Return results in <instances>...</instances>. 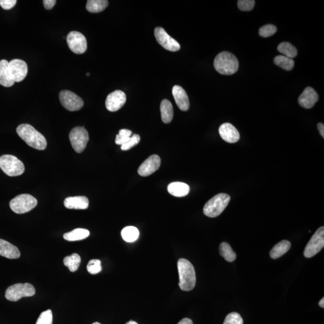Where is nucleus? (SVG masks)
Returning a JSON list of instances; mask_svg holds the SVG:
<instances>
[{"label": "nucleus", "instance_id": "nucleus-5", "mask_svg": "<svg viewBox=\"0 0 324 324\" xmlns=\"http://www.w3.org/2000/svg\"><path fill=\"white\" fill-rule=\"evenodd\" d=\"M0 168L9 177L21 176L25 171L24 164L17 157L9 154L0 157Z\"/></svg>", "mask_w": 324, "mask_h": 324}, {"label": "nucleus", "instance_id": "nucleus-34", "mask_svg": "<svg viewBox=\"0 0 324 324\" xmlns=\"http://www.w3.org/2000/svg\"><path fill=\"white\" fill-rule=\"evenodd\" d=\"M277 31V28L272 24L265 25L259 30V34L262 37H269L274 35Z\"/></svg>", "mask_w": 324, "mask_h": 324}, {"label": "nucleus", "instance_id": "nucleus-45", "mask_svg": "<svg viewBox=\"0 0 324 324\" xmlns=\"http://www.w3.org/2000/svg\"><path fill=\"white\" fill-rule=\"evenodd\" d=\"M92 324H101V323H99V322H94V323H92Z\"/></svg>", "mask_w": 324, "mask_h": 324}, {"label": "nucleus", "instance_id": "nucleus-26", "mask_svg": "<svg viewBox=\"0 0 324 324\" xmlns=\"http://www.w3.org/2000/svg\"><path fill=\"white\" fill-rule=\"evenodd\" d=\"M109 5L107 0H88L87 3V10L90 13H100L104 10Z\"/></svg>", "mask_w": 324, "mask_h": 324}, {"label": "nucleus", "instance_id": "nucleus-35", "mask_svg": "<svg viewBox=\"0 0 324 324\" xmlns=\"http://www.w3.org/2000/svg\"><path fill=\"white\" fill-rule=\"evenodd\" d=\"M53 316L52 311L47 310L40 314L36 324H52Z\"/></svg>", "mask_w": 324, "mask_h": 324}, {"label": "nucleus", "instance_id": "nucleus-23", "mask_svg": "<svg viewBox=\"0 0 324 324\" xmlns=\"http://www.w3.org/2000/svg\"><path fill=\"white\" fill-rule=\"evenodd\" d=\"M161 120L164 123L168 124L172 122L174 116V111L172 103L167 99L161 101L160 104Z\"/></svg>", "mask_w": 324, "mask_h": 324}, {"label": "nucleus", "instance_id": "nucleus-11", "mask_svg": "<svg viewBox=\"0 0 324 324\" xmlns=\"http://www.w3.org/2000/svg\"><path fill=\"white\" fill-rule=\"evenodd\" d=\"M67 43L69 49L76 54H82L86 51L87 42L86 38L78 31H71L67 36Z\"/></svg>", "mask_w": 324, "mask_h": 324}, {"label": "nucleus", "instance_id": "nucleus-21", "mask_svg": "<svg viewBox=\"0 0 324 324\" xmlns=\"http://www.w3.org/2000/svg\"><path fill=\"white\" fill-rule=\"evenodd\" d=\"M15 84L9 70V62L7 60L0 61V85L5 87H11Z\"/></svg>", "mask_w": 324, "mask_h": 324}, {"label": "nucleus", "instance_id": "nucleus-12", "mask_svg": "<svg viewBox=\"0 0 324 324\" xmlns=\"http://www.w3.org/2000/svg\"><path fill=\"white\" fill-rule=\"evenodd\" d=\"M154 36L157 42L170 51L176 52L180 49V44L177 40L173 39L163 28L156 27L154 30Z\"/></svg>", "mask_w": 324, "mask_h": 324}, {"label": "nucleus", "instance_id": "nucleus-42", "mask_svg": "<svg viewBox=\"0 0 324 324\" xmlns=\"http://www.w3.org/2000/svg\"><path fill=\"white\" fill-rule=\"evenodd\" d=\"M178 324H193L192 320L189 318H184Z\"/></svg>", "mask_w": 324, "mask_h": 324}, {"label": "nucleus", "instance_id": "nucleus-43", "mask_svg": "<svg viewBox=\"0 0 324 324\" xmlns=\"http://www.w3.org/2000/svg\"><path fill=\"white\" fill-rule=\"evenodd\" d=\"M319 305L320 307L324 308V298H322L321 300H320Z\"/></svg>", "mask_w": 324, "mask_h": 324}, {"label": "nucleus", "instance_id": "nucleus-6", "mask_svg": "<svg viewBox=\"0 0 324 324\" xmlns=\"http://www.w3.org/2000/svg\"><path fill=\"white\" fill-rule=\"evenodd\" d=\"M37 205V201L34 196L22 194L16 196L10 202L12 210L17 214H24L32 210Z\"/></svg>", "mask_w": 324, "mask_h": 324}, {"label": "nucleus", "instance_id": "nucleus-36", "mask_svg": "<svg viewBox=\"0 0 324 324\" xmlns=\"http://www.w3.org/2000/svg\"><path fill=\"white\" fill-rule=\"evenodd\" d=\"M140 140V136L137 134H133L128 142L122 145L121 149L123 151L129 150L130 149L135 147V145L138 144Z\"/></svg>", "mask_w": 324, "mask_h": 324}, {"label": "nucleus", "instance_id": "nucleus-22", "mask_svg": "<svg viewBox=\"0 0 324 324\" xmlns=\"http://www.w3.org/2000/svg\"><path fill=\"white\" fill-rule=\"evenodd\" d=\"M168 191L174 196L184 197L189 194L190 187L186 183L173 182L168 185Z\"/></svg>", "mask_w": 324, "mask_h": 324}, {"label": "nucleus", "instance_id": "nucleus-10", "mask_svg": "<svg viewBox=\"0 0 324 324\" xmlns=\"http://www.w3.org/2000/svg\"><path fill=\"white\" fill-rule=\"evenodd\" d=\"M59 98L63 106L70 111L80 110L84 106L83 100L69 90H63L60 92Z\"/></svg>", "mask_w": 324, "mask_h": 324}, {"label": "nucleus", "instance_id": "nucleus-46", "mask_svg": "<svg viewBox=\"0 0 324 324\" xmlns=\"http://www.w3.org/2000/svg\"><path fill=\"white\" fill-rule=\"evenodd\" d=\"M90 73H87V76H90Z\"/></svg>", "mask_w": 324, "mask_h": 324}, {"label": "nucleus", "instance_id": "nucleus-7", "mask_svg": "<svg viewBox=\"0 0 324 324\" xmlns=\"http://www.w3.org/2000/svg\"><path fill=\"white\" fill-rule=\"evenodd\" d=\"M36 293L33 286L28 283L17 284L9 287L6 291V299L11 301H18L23 297H32Z\"/></svg>", "mask_w": 324, "mask_h": 324}, {"label": "nucleus", "instance_id": "nucleus-41", "mask_svg": "<svg viewBox=\"0 0 324 324\" xmlns=\"http://www.w3.org/2000/svg\"><path fill=\"white\" fill-rule=\"evenodd\" d=\"M317 129H318L320 135L322 136V138H324V125L322 123H319L317 124Z\"/></svg>", "mask_w": 324, "mask_h": 324}, {"label": "nucleus", "instance_id": "nucleus-37", "mask_svg": "<svg viewBox=\"0 0 324 324\" xmlns=\"http://www.w3.org/2000/svg\"><path fill=\"white\" fill-rule=\"evenodd\" d=\"M224 324H243V320L239 313L233 312L228 314Z\"/></svg>", "mask_w": 324, "mask_h": 324}, {"label": "nucleus", "instance_id": "nucleus-14", "mask_svg": "<svg viewBox=\"0 0 324 324\" xmlns=\"http://www.w3.org/2000/svg\"><path fill=\"white\" fill-rule=\"evenodd\" d=\"M126 101V94L121 90H116L108 95L105 105L106 109L111 112L119 111Z\"/></svg>", "mask_w": 324, "mask_h": 324}, {"label": "nucleus", "instance_id": "nucleus-24", "mask_svg": "<svg viewBox=\"0 0 324 324\" xmlns=\"http://www.w3.org/2000/svg\"><path fill=\"white\" fill-rule=\"evenodd\" d=\"M291 247V244L288 240H283L278 243L270 251L269 255L272 259H276L285 255Z\"/></svg>", "mask_w": 324, "mask_h": 324}, {"label": "nucleus", "instance_id": "nucleus-8", "mask_svg": "<svg viewBox=\"0 0 324 324\" xmlns=\"http://www.w3.org/2000/svg\"><path fill=\"white\" fill-rule=\"evenodd\" d=\"M69 139L74 150L81 153L86 148L89 141L87 130L84 127H76L69 133Z\"/></svg>", "mask_w": 324, "mask_h": 324}, {"label": "nucleus", "instance_id": "nucleus-33", "mask_svg": "<svg viewBox=\"0 0 324 324\" xmlns=\"http://www.w3.org/2000/svg\"><path fill=\"white\" fill-rule=\"evenodd\" d=\"M87 271L91 275H96L99 273L102 267L101 265V261L98 259H92L89 261L87 266Z\"/></svg>", "mask_w": 324, "mask_h": 324}, {"label": "nucleus", "instance_id": "nucleus-25", "mask_svg": "<svg viewBox=\"0 0 324 324\" xmlns=\"http://www.w3.org/2000/svg\"><path fill=\"white\" fill-rule=\"evenodd\" d=\"M90 231L83 228H77L63 235L66 240L75 241L85 239L90 236Z\"/></svg>", "mask_w": 324, "mask_h": 324}, {"label": "nucleus", "instance_id": "nucleus-18", "mask_svg": "<svg viewBox=\"0 0 324 324\" xmlns=\"http://www.w3.org/2000/svg\"><path fill=\"white\" fill-rule=\"evenodd\" d=\"M173 95L180 110L186 111L189 110L190 106L189 97L186 92L182 87L179 85H175L173 88Z\"/></svg>", "mask_w": 324, "mask_h": 324}, {"label": "nucleus", "instance_id": "nucleus-27", "mask_svg": "<svg viewBox=\"0 0 324 324\" xmlns=\"http://www.w3.org/2000/svg\"><path fill=\"white\" fill-rule=\"evenodd\" d=\"M139 236V231L135 227H127L123 229L122 237L123 239L128 243L135 242Z\"/></svg>", "mask_w": 324, "mask_h": 324}, {"label": "nucleus", "instance_id": "nucleus-29", "mask_svg": "<svg viewBox=\"0 0 324 324\" xmlns=\"http://www.w3.org/2000/svg\"><path fill=\"white\" fill-rule=\"evenodd\" d=\"M64 264L68 267L71 272L77 271L80 265L81 259L80 256L77 253H73L72 255L65 257Z\"/></svg>", "mask_w": 324, "mask_h": 324}, {"label": "nucleus", "instance_id": "nucleus-20", "mask_svg": "<svg viewBox=\"0 0 324 324\" xmlns=\"http://www.w3.org/2000/svg\"><path fill=\"white\" fill-rule=\"evenodd\" d=\"M65 207L68 209H85L89 206V200L86 196L68 197L64 201Z\"/></svg>", "mask_w": 324, "mask_h": 324}, {"label": "nucleus", "instance_id": "nucleus-30", "mask_svg": "<svg viewBox=\"0 0 324 324\" xmlns=\"http://www.w3.org/2000/svg\"><path fill=\"white\" fill-rule=\"evenodd\" d=\"M219 252L221 255L228 262H232L236 259V253L232 249V247L226 242L222 243L219 247Z\"/></svg>", "mask_w": 324, "mask_h": 324}, {"label": "nucleus", "instance_id": "nucleus-3", "mask_svg": "<svg viewBox=\"0 0 324 324\" xmlns=\"http://www.w3.org/2000/svg\"><path fill=\"white\" fill-rule=\"evenodd\" d=\"M214 67L216 71L224 75H231L238 71L239 63L234 54L222 52L215 57Z\"/></svg>", "mask_w": 324, "mask_h": 324}, {"label": "nucleus", "instance_id": "nucleus-1", "mask_svg": "<svg viewBox=\"0 0 324 324\" xmlns=\"http://www.w3.org/2000/svg\"><path fill=\"white\" fill-rule=\"evenodd\" d=\"M20 137L30 147L38 150H44L47 147V141L42 133L38 132L32 126L22 124L17 129Z\"/></svg>", "mask_w": 324, "mask_h": 324}, {"label": "nucleus", "instance_id": "nucleus-15", "mask_svg": "<svg viewBox=\"0 0 324 324\" xmlns=\"http://www.w3.org/2000/svg\"><path fill=\"white\" fill-rule=\"evenodd\" d=\"M161 160L157 155H152L141 165L138 173L141 176L147 177L153 174L160 168Z\"/></svg>", "mask_w": 324, "mask_h": 324}, {"label": "nucleus", "instance_id": "nucleus-32", "mask_svg": "<svg viewBox=\"0 0 324 324\" xmlns=\"http://www.w3.org/2000/svg\"><path fill=\"white\" fill-rule=\"evenodd\" d=\"M132 135L131 130L128 129L120 130L119 134L116 136V143L117 145H122L129 140Z\"/></svg>", "mask_w": 324, "mask_h": 324}, {"label": "nucleus", "instance_id": "nucleus-31", "mask_svg": "<svg viewBox=\"0 0 324 324\" xmlns=\"http://www.w3.org/2000/svg\"><path fill=\"white\" fill-rule=\"evenodd\" d=\"M274 62L276 65L287 71H290L293 69L295 65L293 59L284 56H276L274 59Z\"/></svg>", "mask_w": 324, "mask_h": 324}, {"label": "nucleus", "instance_id": "nucleus-9", "mask_svg": "<svg viewBox=\"0 0 324 324\" xmlns=\"http://www.w3.org/2000/svg\"><path fill=\"white\" fill-rule=\"evenodd\" d=\"M324 247V228L320 227L311 238L304 251V255L307 258H312L321 250Z\"/></svg>", "mask_w": 324, "mask_h": 324}, {"label": "nucleus", "instance_id": "nucleus-2", "mask_svg": "<svg viewBox=\"0 0 324 324\" xmlns=\"http://www.w3.org/2000/svg\"><path fill=\"white\" fill-rule=\"evenodd\" d=\"M179 287L184 291H192L196 285V278L194 266L188 260L182 258L178 261Z\"/></svg>", "mask_w": 324, "mask_h": 324}, {"label": "nucleus", "instance_id": "nucleus-13", "mask_svg": "<svg viewBox=\"0 0 324 324\" xmlns=\"http://www.w3.org/2000/svg\"><path fill=\"white\" fill-rule=\"evenodd\" d=\"M9 72L15 82H20L24 80L28 74L27 63L20 59L12 60L9 62Z\"/></svg>", "mask_w": 324, "mask_h": 324}, {"label": "nucleus", "instance_id": "nucleus-28", "mask_svg": "<svg viewBox=\"0 0 324 324\" xmlns=\"http://www.w3.org/2000/svg\"><path fill=\"white\" fill-rule=\"evenodd\" d=\"M278 50L285 57L293 59L297 56L298 51L296 47L288 42H282L278 46Z\"/></svg>", "mask_w": 324, "mask_h": 324}, {"label": "nucleus", "instance_id": "nucleus-44", "mask_svg": "<svg viewBox=\"0 0 324 324\" xmlns=\"http://www.w3.org/2000/svg\"><path fill=\"white\" fill-rule=\"evenodd\" d=\"M126 324H138L137 322L135 321H133V320H130L128 322H127Z\"/></svg>", "mask_w": 324, "mask_h": 324}, {"label": "nucleus", "instance_id": "nucleus-39", "mask_svg": "<svg viewBox=\"0 0 324 324\" xmlns=\"http://www.w3.org/2000/svg\"><path fill=\"white\" fill-rule=\"evenodd\" d=\"M16 0H0V6L5 10H10L17 4Z\"/></svg>", "mask_w": 324, "mask_h": 324}, {"label": "nucleus", "instance_id": "nucleus-17", "mask_svg": "<svg viewBox=\"0 0 324 324\" xmlns=\"http://www.w3.org/2000/svg\"><path fill=\"white\" fill-rule=\"evenodd\" d=\"M318 94L312 87H307L298 98V103L305 109H310L318 101Z\"/></svg>", "mask_w": 324, "mask_h": 324}, {"label": "nucleus", "instance_id": "nucleus-38", "mask_svg": "<svg viewBox=\"0 0 324 324\" xmlns=\"http://www.w3.org/2000/svg\"><path fill=\"white\" fill-rule=\"evenodd\" d=\"M255 5L253 0H239L238 1V8L242 11H251Z\"/></svg>", "mask_w": 324, "mask_h": 324}, {"label": "nucleus", "instance_id": "nucleus-16", "mask_svg": "<svg viewBox=\"0 0 324 324\" xmlns=\"http://www.w3.org/2000/svg\"><path fill=\"white\" fill-rule=\"evenodd\" d=\"M219 134L225 141L231 144L239 141L240 136L237 129L231 123L222 124L219 129Z\"/></svg>", "mask_w": 324, "mask_h": 324}, {"label": "nucleus", "instance_id": "nucleus-4", "mask_svg": "<svg viewBox=\"0 0 324 324\" xmlns=\"http://www.w3.org/2000/svg\"><path fill=\"white\" fill-rule=\"evenodd\" d=\"M230 200V196L226 193H219L215 195L204 205V214L209 218L218 217L227 208Z\"/></svg>", "mask_w": 324, "mask_h": 324}, {"label": "nucleus", "instance_id": "nucleus-40", "mask_svg": "<svg viewBox=\"0 0 324 324\" xmlns=\"http://www.w3.org/2000/svg\"><path fill=\"white\" fill-rule=\"evenodd\" d=\"M43 3L44 8L47 10H50L56 5L57 1L56 0H44Z\"/></svg>", "mask_w": 324, "mask_h": 324}, {"label": "nucleus", "instance_id": "nucleus-19", "mask_svg": "<svg viewBox=\"0 0 324 324\" xmlns=\"http://www.w3.org/2000/svg\"><path fill=\"white\" fill-rule=\"evenodd\" d=\"M0 256L8 259H18L21 256L20 250L8 241L0 239Z\"/></svg>", "mask_w": 324, "mask_h": 324}]
</instances>
